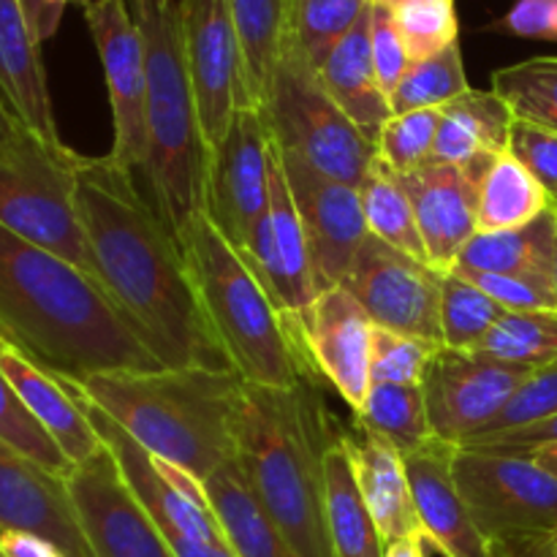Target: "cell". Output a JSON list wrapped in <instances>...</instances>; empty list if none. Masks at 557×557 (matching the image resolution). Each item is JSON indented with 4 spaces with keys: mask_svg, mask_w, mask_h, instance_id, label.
<instances>
[{
    "mask_svg": "<svg viewBox=\"0 0 557 557\" xmlns=\"http://www.w3.org/2000/svg\"><path fill=\"white\" fill-rule=\"evenodd\" d=\"M76 201L92 277L158 362L232 370L207 324L183 243L141 199L134 172L109 156H82Z\"/></svg>",
    "mask_w": 557,
    "mask_h": 557,
    "instance_id": "6da1fadb",
    "label": "cell"
},
{
    "mask_svg": "<svg viewBox=\"0 0 557 557\" xmlns=\"http://www.w3.org/2000/svg\"><path fill=\"white\" fill-rule=\"evenodd\" d=\"M0 332L58 379L163 368L96 277L3 226Z\"/></svg>",
    "mask_w": 557,
    "mask_h": 557,
    "instance_id": "7a4b0ae2",
    "label": "cell"
},
{
    "mask_svg": "<svg viewBox=\"0 0 557 557\" xmlns=\"http://www.w3.org/2000/svg\"><path fill=\"white\" fill-rule=\"evenodd\" d=\"M313 373L288 389L243 386L237 462L250 490L299 557H335L326 525V451L341 435L313 386Z\"/></svg>",
    "mask_w": 557,
    "mask_h": 557,
    "instance_id": "3957f363",
    "label": "cell"
},
{
    "mask_svg": "<svg viewBox=\"0 0 557 557\" xmlns=\"http://www.w3.org/2000/svg\"><path fill=\"white\" fill-rule=\"evenodd\" d=\"M101 408L141 449L196 482L237 460V413L245 381L234 370L161 368L60 379Z\"/></svg>",
    "mask_w": 557,
    "mask_h": 557,
    "instance_id": "277c9868",
    "label": "cell"
},
{
    "mask_svg": "<svg viewBox=\"0 0 557 557\" xmlns=\"http://www.w3.org/2000/svg\"><path fill=\"white\" fill-rule=\"evenodd\" d=\"M145 47L147 183L163 221L183 234L205 210L207 150L183 47L177 0H125Z\"/></svg>",
    "mask_w": 557,
    "mask_h": 557,
    "instance_id": "5b68a950",
    "label": "cell"
},
{
    "mask_svg": "<svg viewBox=\"0 0 557 557\" xmlns=\"http://www.w3.org/2000/svg\"><path fill=\"white\" fill-rule=\"evenodd\" d=\"M185 259L218 346L245 384L288 389L305 373L286 313L275 308L245 256L201 210L183 234Z\"/></svg>",
    "mask_w": 557,
    "mask_h": 557,
    "instance_id": "8992f818",
    "label": "cell"
},
{
    "mask_svg": "<svg viewBox=\"0 0 557 557\" xmlns=\"http://www.w3.org/2000/svg\"><path fill=\"white\" fill-rule=\"evenodd\" d=\"M79 161L27 128L0 141V226L92 275L76 201Z\"/></svg>",
    "mask_w": 557,
    "mask_h": 557,
    "instance_id": "52a82bcc",
    "label": "cell"
},
{
    "mask_svg": "<svg viewBox=\"0 0 557 557\" xmlns=\"http://www.w3.org/2000/svg\"><path fill=\"white\" fill-rule=\"evenodd\" d=\"M259 112L283 152L299 156L315 172L354 188L362 185L370 163L379 156V145L332 101L319 71L286 41Z\"/></svg>",
    "mask_w": 557,
    "mask_h": 557,
    "instance_id": "ba28073f",
    "label": "cell"
},
{
    "mask_svg": "<svg viewBox=\"0 0 557 557\" xmlns=\"http://www.w3.org/2000/svg\"><path fill=\"white\" fill-rule=\"evenodd\" d=\"M455 479L495 555L528 547L557 525V479L531 457L457 446Z\"/></svg>",
    "mask_w": 557,
    "mask_h": 557,
    "instance_id": "9c48e42d",
    "label": "cell"
},
{
    "mask_svg": "<svg viewBox=\"0 0 557 557\" xmlns=\"http://www.w3.org/2000/svg\"><path fill=\"white\" fill-rule=\"evenodd\" d=\"M183 47L207 150L228 134L234 114L253 107L245 76L243 44L228 0H177ZM256 109V107H253Z\"/></svg>",
    "mask_w": 557,
    "mask_h": 557,
    "instance_id": "30bf717a",
    "label": "cell"
},
{
    "mask_svg": "<svg viewBox=\"0 0 557 557\" xmlns=\"http://www.w3.org/2000/svg\"><path fill=\"white\" fill-rule=\"evenodd\" d=\"M444 272L370 234L341 286L357 297L375 326L444 346L441 292Z\"/></svg>",
    "mask_w": 557,
    "mask_h": 557,
    "instance_id": "8fae6325",
    "label": "cell"
},
{
    "mask_svg": "<svg viewBox=\"0 0 557 557\" xmlns=\"http://www.w3.org/2000/svg\"><path fill=\"white\" fill-rule=\"evenodd\" d=\"M270 147L264 117L248 107L234 114L207 161L205 212L239 253L248 250L270 210Z\"/></svg>",
    "mask_w": 557,
    "mask_h": 557,
    "instance_id": "7c38bea8",
    "label": "cell"
},
{
    "mask_svg": "<svg viewBox=\"0 0 557 557\" xmlns=\"http://www.w3.org/2000/svg\"><path fill=\"white\" fill-rule=\"evenodd\" d=\"M536 368L500 362L479 351L441 346L424 373L422 392L435 438L462 446L482 430Z\"/></svg>",
    "mask_w": 557,
    "mask_h": 557,
    "instance_id": "4fadbf2b",
    "label": "cell"
},
{
    "mask_svg": "<svg viewBox=\"0 0 557 557\" xmlns=\"http://www.w3.org/2000/svg\"><path fill=\"white\" fill-rule=\"evenodd\" d=\"M305 368L330 381L354 413L364 406L370 381L373 319L346 286L321 292L302 313L286 315Z\"/></svg>",
    "mask_w": 557,
    "mask_h": 557,
    "instance_id": "5bb4252c",
    "label": "cell"
},
{
    "mask_svg": "<svg viewBox=\"0 0 557 557\" xmlns=\"http://www.w3.org/2000/svg\"><path fill=\"white\" fill-rule=\"evenodd\" d=\"M71 504L96 557H174L166 536L107 446L65 473Z\"/></svg>",
    "mask_w": 557,
    "mask_h": 557,
    "instance_id": "9a60e30c",
    "label": "cell"
},
{
    "mask_svg": "<svg viewBox=\"0 0 557 557\" xmlns=\"http://www.w3.org/2000/svg\"><path fill=\"white\" fill-rule=\"evenodd\" d=\"M92 44L101 58L114 120V145L109 158L128 172H147V74L139 27L125 0H92L85 9Z\"/></svg>",
    "mask_w": 557,
    "mask_h": 557,
    "instance_id": "2e32d148",
    "label": "cell"
},
{
    "mask_svg": "<svg viewBox=\"0 0 557 557\" xmlns=\"http://www.w3.org/2000/svg\"><path fill=\"white\" fill-rule=\"evenodd\" d=\"M277 152L286 169L299 221H302L315 288L321 294L326 288L341 286L359 248L370 237L359 188L315 172L310 163L292 152H283L281 147Z\"/></svg>",
    "mask_w": 557,
    "mask_h": 557,
    "instance_id": "e0dca14e",
    "label": "cell"
},
{
    "mask_svg": "<svg viewBox=\"0 0 557 557\" xmlns=\"http://www.w3.org/2000/svg\"><path fill=\"white\" fill-rule=\"evenodd\" d=\"M243 256L281 313H302L319 297L308 239L275 141L270 147V210Z\"/></svg>",
    "mask_w": 557,
    "mask_h": 557,
    "instance_id": "ac0fdd59",
    "label": "cell"
},
{
    "mask_svg": "<svg viewBox=\"0 0 557 557\" xmlns=\"http://www.w3.org/2000/svg\"><path fill=\"white\" fill-rule=\"evenodd\" d=\"M0 531L47 539L65 557H96L71 504L63 476H54L0 441Z\"/></svg>",
    "mask_w": 557,
    "mask_h": 557,
    "instance_id": "d6986e66",
    "label": "cell"
},
{
    "mask_svg": "<svg viewBox=\"0 0 557 557\" xmlns=\"http://www.w3.org/2000/svg\"><path fill=\"white\" fill-rule=\"evenodd\" d=\"M455 457L457 446L435 435L403 457L424 542L444 557H495L493 544L479 533L457 487Z\"/></svg>",
    "mask_w": 557,
    "mask_h": 557,
    "instance_id": "ffe728a7",
    "label": "cell"
},
{
    "mask_svg": "<svg viewBox=\"0 0 557 557\" xmlns=\"http://www.w3.org/2000/svg\"><path fill=\"white\" fill-rule=\"evenodd\" d=\"M397 177L411 199L428 261L449 275L462 248L476 234L479 180L468 169L438 161Z\"/></svg>",
    "mask_w": 557,
    "mask_h": 557,
    "instance_id": "44dd1931",
    "label": "cell"
},
{
    "mask_svg": "<svg viewBox=\"0 0 557 557\" xmlns=\"http://www.w3.org/2000/svg\"><path fill=\"white\" fill-rule=\"evenodd\" d=\"M0 373L9 379L30 417L47 430V435L69 457L71 466L90 460L101 449V438L92 430L79 400L60 384L58 375L44 370L3 332H0Z\"/></svg>",
    "mask_w": 557,
    "mask_h": 557,
    "instance_id": "7402d4cb",
    "label": "cell"
},
{
    "mask_svg": "<svg viewBox=\"0 0 557 557\" xmlns=\"http://www.w3.org/2000/svg\"><path fill=\"white\" fill-rule=\"evenodd\" d=\"M341 441L384 547L400 539H424L400 451L386 438L370 433L368 428H359L357 422L351 424V430L343 428Z\"/></svg>",
    "mask_w": 557,
    "mask_h": 557,
    "instance_id": "603a6c76",
    "label": "cell"
},
{
    "mask_svg": "<svg viewBox=\"0 0 557 557\" xmlns=\"http://www.w3.org/2000/svg\"><path fill=\"white\" fill-rule=\"evenodd\" d=\"M0 96L22 128L47 145H63L49 98L41 41L33 36L20 0H0Z\"/></svg>",
    "mask_w": 557,
    "mask_h": 557,
    "instance_id": "cb8c5ba5",
    "label": "cell"
},
{
    "mask_svg": "<svg viewBox=\"0 0 557 557\" xmlns=\"http://www.w3.org/2000/svg\"><path fill=\"white\" fill-rule=\"evenodd\" d=\"M319 76L332 101L354 120V125L364 136L379 141L381 128L392 117V109L375 74L373 47H370V9L332 49L326 63L319 69Z\"/></svg>",
    "mask_w": 557,
    "mask_h": 557,
    "instance_id": "d4e9b609",
    "label": "cell"
},
{
    "mask_svg": "<svg viewBox=\"0 0 557 557\" xmlns=\"http://www.w3.org/2000/svg\"><path fill=\"white\" fill-rule=\"evenodd\" d=\"M515 112L495 90H468L441 107L433 161L468 163L479 156H500L509 147Z\"/></svg>",
    "mask_w": 557,
    "mask_h": 557,
    "instance_id": "484cf974",
    "label": "cell"
},
{
    "mask_svg": "<svg viewBox=\"0 0 557 557\" xmlns=\"http://www.w3.org/2000/svg\"><path fill=\"white\" fill-rule=\"evenodd\" d=\"M212 515L221 522L237 557H299L267 517L264 506L250 490L237 460L226 462L205 479Z\"/></svg>",
    "mask_w": 557,
    "mask_h": 557,
    "instance_id": "4316f807",
    "label": "cell"
},
{
    "mask_svg": "<svg viewBox=\"0 0 557 557\" xmlns=\"http://www.w3.org/2000/svg\"><path fill=\"white\" fill-rule=\"evenodd\" d=\"M557 239V212H544L533 223L506 232H476L462 248L455 270L457 275H539L547 277L549 256ZM549 281V277H547Z\"/></svg>",
    "mask_w": 557,
    "mask_h": 557,
    "instance_id": "83f0119b",
    "label": "cell"
},
{
    "mask_svg": "<svg viewBox=\"0 0 557 557\" xmlns=\"http://www.w3.org/2000/svg\"><path fill=\"white\" fill-rule=\"evenodd\" d=\"M343 433V428H341ZM326 525L335 557H384V542L357 484L341 435L326 451Z\"/></svg>",
    "mask_w": 557,
    "mask_h": 557,
    "instance_id": "f1b7e54d",
    "label": "cell"
},
{
    "mask_svg": "<svg viewBox=\"0 0 557 557\" xmlns=\"http://www.w3.org/2000/svg\"><path fill=\"white\" fill-rule=\"evenodd\" d=\"M553 210L547 190L528 174L517 158L500 152L479 183L476 232L522 228Z\"/></svg>",
    "mask_w": 557,
    "mask_h": 557,
    "instance_id": "f546056e",
    "label": "cell"
},
{
    "mask_svg": "<svg viewBox=\"0 0 557 557\" xmlns=\"http://www.w3.org/2000/svg\"><path fill=\"white\" fill-rule=\"evenodd\" d=\"M359 199H362L368 232L375 239L413 256V259L428 261V250H424L422 234H419L411 199H408L395 169L386 161H381L379 156L370 163L368 174H364L362 185H359Z\"/></svg>",
    "mask_w": 557,
    "mask_h": 557,
    "instance_id": "4dcf8cb0",
    "label": "cell"
},
{
    "mask_svg": "<svg viewBox=\"0 0 557 557\" xmlns=\"http://www.w3.org/2000/svg\"><path fill=\"white\" fill-rule=\"evenodd\" d=\"M228 9L243 44L250 101L259 109L270 92L281 60L288 0H228Z\"/></svg>",
    "mask_w": 557,
    "mask_h": 557,
    "instance_id": "1f68e13d",
    "label": "cell"
},
{
    "mask_svg": "<svg viewBox=\"0 0 557 557\" xmlns=\"http://www.w3.org/2000/svg\"><path fill=\"white\" fill-rule=\"evenodd\" d=\"M354 422L389 441L403 457L433 438L422 386L373 384L364 406L354 413Z\"/></svg>",
    "mask_w": 557,
    "mask_h": 557,
    "instance_id": "d6a6232c",
    "label": "cell"
},
{
    "mask_svg": "<svg viewBox=\"0 0 557 557\" xmlns=\"http://www.w3.org/2000/svg\"><path fill=\"white\" fill-rule=\"evenodd\" d=\"M368 9L370 0H288L283 41L319 71Z\"/></svg>",
    "mask_w": 557,
    "mask_h": 557,
    "instance_id": "836d02e7",
    "label": "cell"
},
{
    "mask_svg": "<svg viewBox=\"0 0 557 557\" xmlns=\"http://www.w3.org/2000/svg\"><path fill=\"white\" fill-rule=\"evenodd\" d=\"M471 90L466 79L460 44H451L444 52L428 60H417L408 65L400 85L392 90L389 109L392 114L419 112V109H441Z\"/></svg>",
    "mask_w": 557,
    "mask_h": 557,
    "instance_id": "e575fe53",
    "label": "cell"
},
{
    "mask_svg": "<svg viewBox=\"0 0 557 557\" xmlns=\"http://www.w3.org/2000/svg\"><path fill=\"white\" fill-rule=\"evenodd\" d=\"M506 308H500L487 292L471 283L468 277L449 275L444 277L441 292V332L444 346L457 351H473L482 346L495 324L504 319Z\"/></svg>",
    "mask_w": 557,
    "mask_h": 557,
    "instance_id": "d590c367",
    "label": "cell"
},
{
    "mask_svg": "<svg viewBox=\"0 0 557 557\" xmlns=\"http://www.w3.org/2000/svg\"><path fill=\"white\" fill-rule=\"evenodd\" d=\"M493 90L509 103L517 120L557 134V58H531L493 74Z\"/></svg>",
    "mask_w": 557,
    "mask_h": 557,
    "instance_id": "8d00e7d4",
    "label": "cell"
},
{
    "mask_svg": "<svg viewBox=\"0 0 557 557\" xmlns=\"http://www.w3.org/2000/svg\"><path fill=\"white\" fill-rule=\"evenodd\" d=\"M479 354L528 368L557 362V313H509L490 330Z\"/></svg>",
    "mask_w": 557,
    "mask_h": 557,
    "instance_id": "74e56055",
    "label": "cell"
},
{
    "mask_svg": "<svg viewBox=\"0 0 557 557\" xmlns=\"http://www.w3.org/2000/svg\"><path fill=\"white\" fill-rule=\"evenodd\" d=\"M389 9L411 63L433 58L457 41L455 0H400Z\"/></svg>",
    "mask_w": 557,
    "mask_h": 557,
    "instance_id": "f35d334b",
    "label": "cell"
},
{
    "mask_svg": "<svg viewBox=\"0 0 557 557\" xmlns=\"http://www.w3.org/2000/svg\"><path fill=\"white\" fill-rule=\"evenodd\" d=\"M0 441L25 455L27 460L47 468L54 476H65L74 468L69 457L60 451V446L49 438L47 430L30 417V411L3 373H0Z\"/></svg>",
    "mask_w": 557,
    "mask_h": 557,
    "instance_id": "ab89813d",
    "label": "cell"
},
{
    "mask_svg": "<svg viewBox=\"0 0 557 557\" xmlns=\"http://www.w3.org/2000/svg\"><path fill=\"white\" fill-rule=\"evenodd\" d=\"M441 109H419L408 114H392L379 134V158L389 163L397 174L433 161L435 136H438Z\"/></svg>",
    "mask_w": 557,
    "mask_h": 557,
    "instance_id": "60d3db41",
    "label": "cell"
},
{
    "mask_svg": "<svg viewBox=\"0 0 557 557\" xmlns=\"http://www.w3.org/2000/svg\"><path fill=\"white\" fill-rule=\"evenodd\" d=\"M441 346L419 337L400 335L375 326L370 348V381L373 384L422 386L428 364Z\"/></svg>",
    "mask_w": 557,
    "mask_h": 557,
    "instance_id": "b9f144b4",
    "label": "cell"
},
{
    "mask_svg": "<svg viewBox=\"0 0 557 557\" xmlns=\"http://www.w3.org/2000/svg\"><path fill=\"white\" fill-rule=\"evenodd\" d=\"M557 413V362L544 364L531 373V379L511 395V400L468 441L490 438V435L509 433V430L528 428L544 422ZM466 441V444H468Z\"/></svg>",
    "mask_w": 557,
    "mask_h": 557,
    "instance_id": "7bdbcfd3",
    "label": "cell"
},
{
    "mask_svg": "<svg viewBox=\"0 0 557 557\" xmlns=\"http://www.w3.org/2000/svg\"><path fill=\"white\" fill-rule=\"evenodd\" d=\"M506 152H509L511 158H517V161L528 169V174H531V177L547 190L553 205H557V134L555 131L515 117Z\"/></svg>",
    "mask_w": 557,
    "mask_h": 557,
    "instance_id": "ee69618b",
    "label": "cell"
},
{
    "mask_svg": "<svg viewBox=\"0 0 557 557\" xmlns=\"http://www.w3.org/2000/svg\"><path fill=\"white\" fill-rule=\"evenodd\" d=\"M457 275V272H455ZM471 283L487 292L509 313H557V294L547 277L539 275H479L468 272Z\"/></svg>",
    "mask_w": 557,
    "mask_h": 557,
    "instance_id": "f6af8a7d",
    "label": "cell"
},
{
    "mask_svg": "<svg viewBox=\"0 0 557 557\" xmlns=\"http://www.w3.org/2000/svg\"><path fill=\"white\" fill-rule=\"evenodd\" d=\"M370 47H373V63L381 82V90L389 98L392 90L400 85L408 65H411V58H408L406 44H403L395 14H392L389 5L370 3Z\"/></svg>",
    "mask_w": 557,
    "mask_h": 557,
    "instance_id": "bcb514c9",
    "label": "cell"
},
{
    "mask_svg": "<svg viewBox=\"0 0 557 557\" xmlns=\"http://www.w3.org/2000/svg\"><path fill=\"white\" fill-rule=\"evenodd\" d=\"M493 30L557 41V0H517L509 14L495 22Z\"/></svg>",
    "mask_w": 557,
    "mask_h": 557,
    "instance_id": "7dc6e473",
    "label": "cell"
},
{
    "mask_svg": "<svg viewBox=\"0 0 557 557\" xmlns=\"http://www.w3.org/2000/svg\"><path fill=\"white\" fill-rule=\"evenodd\" d=\"M557 444V413L555 417L544 419V422L528 424V428L520 430H509V433H498L490 435V438H479V441H468L462 444L460 449L468 451H493V455H520L528 457L533 455L542 446Z\"/></svg>",
    "mask_w": 557,
    "mask_h": 557,
    "instance_id": "c3c4849f",
    "label": "cell"
},
{
    "mask_svg": "<svg viewBox=\"0 0 557 557\" xmlns=\"http://www.w3.org/2000/svg\"><path fill=\"white\" fill-rule=\"evenodd\" d=\"M20 5L25 11L33 36L38 41H47V38H52L58 33V25L63 20V11L69 5V0H20Z\"/></svg>",
    "mask_w": 557,
    "mask_h": 557,
    "instance_id": "681fc988",
    "label": "cell"
},
{
    "mask_svg": "<svg viewBox=\"0 0 557 557\" xmlns=\"http://www.w3.org/2000/svg\"><path fill=\"white\" fill-rule=\"evenodd\" d=\"M0 557H65V553L36 533L0 531Z\"/></svg>",
    "mask_w": 557,
    "mask_h": 557,
    "instance_id": "f907efd6",
    "label": "cell"
},
{
    "mask_svg": "<svg viewBox=\"0 0 557 557\" xmlns=\"http://www.w3.org/2000/svg\"><path fill=\"white\" fill-rule=\"evenodd\" d=\"M495 557H557V525L553 533H547V536L539 539V542L520 549H511V553H500Z\"/></svg>",
    "mask_w": 557,
    "mask_h": 557,
    "instance_id": "816d5d0a",
    "label": "cell"
},
{
    "mask_svg": "<svg viewBox=\"0 0 557 557\" xmlns=\"http://www.w3.org/2000/svg\"><path fill=\"white\" fill-rule=\"evenodd\" d=\"M424 539L413 536V539H400V542H392L384 547V557H428L424 553Z\"/></svg>",
    "mask_w": 557,
    "mask_h": 557,
    "instance_id": "f5cc1de1",
    "label": "cell"
},
{
    "mask_svg": "<svg viewBox=\"0 0 557 557\" xmlns=\"http://www.w3.org/2000/svg\"><path fill=\"white\" fill-rule=\"evenodd\" d=\"M528 457H531V460L536 462V466H542L544 471L553 473V476L557 479V444L542 446V449H536V451H533V455H528Z\"/></svg>",
    "mask_w": 557,
    "mask_h": 557,
    "instance_id": "db71d44e",
    "label": "cell"
},
{
    "mask_svg": "<svg viewBox=\"0 0 557 557\" xmlns=\"http://www.w3.org/2000/svg\"><path fill=\"white\" fill-rule=\"evenodd\" d=\"M20 128H22L20 120L14 117V112L9 109V103H5L3 96H0V141L9 139V136H14Z\"/></svg>",
    "mask_w": 557,
    "mask_h": 557,
    "instance_id": "11a10c76",
    "label": "cell"
},
{
    "mask_svg": "<svg viewBox=\"0 0 557 557\" xmlns=\"http://www.w3.org/2000/svg\"><path fill=\"white\" fill-rule=\"evenodd\" d=\"M547 277H549V286H553V292L557 294V239H555V248H553V256H549Z\"/></svg>",
    "mask_w": 557,
    "mask_h": 557,
    "instance_id": "9f6ffc18",
    "label": "cell"
},
{
    "mask_svg": "<svg viewBox=\"0 0 557 557\" xmlns=\"http://www.w3.org/2000/svg\"><path fill=\"white\" fill-rule=\"evenodd\" d=\"M370 3H379V5H395V3H400V0H370Z\"/></svg>",
    "mask_w": 557,
    "mask_h": 557,
    "instance_id": "6f0895ef",
    "label": "cell"
},
{
    "mask_svg": "<svg viewBox=\"0 0 557 557\" xmlns=\"http://www.w3.org/2000/svg\"><path fill=\"white\" fill-rule=\"evenodd\" d=\"M69 3H74V5H82V9H87V5H90L92 0H69Z\"/></svg>",
    "mask_w": 557,
    "mask_h": 557,
    "instance_id": "680465c9",
    "label": "cell"
},
{
    "mask_svg": "<svg viewBox=\"0 0 557 557\" xmlns=\"http://www.w3.org/2000/svg\"><path fill=\"white\" fill-rule=\"evenodd\" d=\"M555 212H557V205H555Z\"/></svg>",
    "mask_w": 557,
    "mask_h": 557,
    "instance_id": "91938a15",
    "label": "cell"
}]
</instances>
